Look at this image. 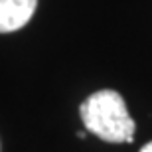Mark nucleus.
<instances>
[{"mask_svg": "<svg viewBox=\"0 0 152 152\" xmlns=\"http://www.w3.org/2000/svg\"><path fill=\"white\" fill-rule=\"evenodd\" d=\"M79 115L85 129L105 142H132L136 124L129 115L123 95L101 89L81 103Z\"/></svg>", "mask_w": 152, "mask_h": 152, "instance_id": "nucleus-1", "label": "nucleus"}, {"mask_svg": "<svg viewBox=\"0 0 152 152\" xmlns=\"http://www.w3.org/2000/svg\"><path fill=\"white\" fill-rule=\"evenodd\" d=\"M38 0H0V34L16 32L32 20Z\"/></svg>", "mask_w": 152, "mask_h": 152, "instance_id": "nucleus-2", "label": "nucleus"}, {"mask_svg": "<svg viewBox=\"0 0 152 152\" xmlns=\"http://www.w3.org/2000/svg\"><path fill=\"white\" fill-rule=\"evenodd\" d=\"M140 152H152V142H146V144L140 148Z\"/></svg>", "mask_w": 152, "mask_h": 152, "instance_id": "nucleus-3", "label": "nucleus"}]
</instances>
